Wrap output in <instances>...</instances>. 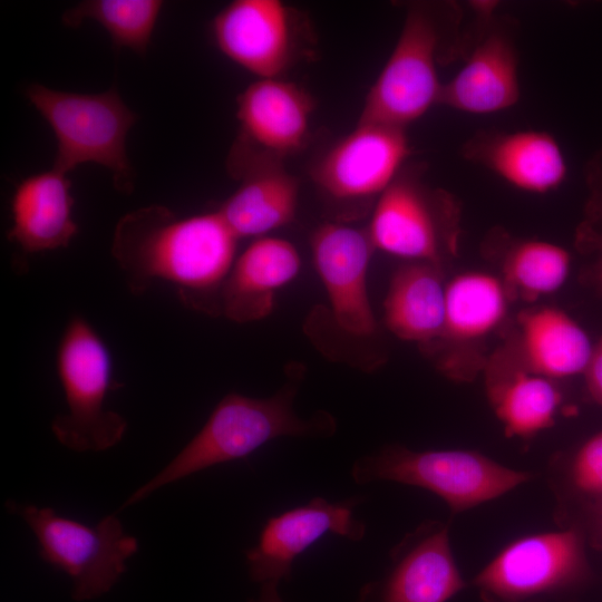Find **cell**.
<instances>
[{
  "label": "cell",
  "mask_w": 602,
  "mask_h": 602,
  "mask_svg": "<svg viewBox=\"0 0 602 602\" xmlns=\"http://www.w3.org/2000/svg\"><path fill=\"white\" fill-rule=\"evenodd\" d=\"M239 240L219 211L182 217L149 205L118 221L110 250L132 293L164 281L186 305L213 313Z\"/></svg>",
  "instance_id": "obj_1"
},
{
  "label": "cell",
  "mask_w": 602,
  "mask_h": 602,
  "mask_svg": "<svg viewBox=\"0 0 602 602\" xmlns=\"http://www.w3.org/2000/svg\"><path fill=\"white\" fill-rule=\"evenodd\" d=\"M302 372L292 370L283 387L269 398L225 395L200 431L177 455L124 502L129 507L154 492L215 465L244 458L280 437L326 438L337 430L334 417L318 410L309 418L293 408Z\"/></svg>",
  "instance_id": "obj_2"
},
{
  "label": "cell",
  "mask_w": 602,
  "mask_h": 602,
  "mask_svg": "<svg viewBox=\"0 0 602 602\" xmlns=\"http://www.w3.org/2000/svg\"><path fill=\"white\" fill-rule=\"evenodd\" d=\"M463 14L453 2L409 4L398 40L371 86L358 123L406 129L439 104L438 65L463 58Z\"/></svg>",
  "instance_id": "obj_3"
},
{
  "label": "cell",
  "mask_w": 602,
  "mask_h": 602,
  "mask_svg": "<svg viewBox=\"0 0 602 602\" xmlns=\"http://www.w3.org/2000/svg\"><path fill=\"white\" fill-rule=\"evenodd\" d=\"M26 97L56 136L55 168L68 174L80 164L96 163L111 172L117 191H133L126 138L137 115L115 87L98 94H80L32 84L26 89Z\"/></svg>",
  "instance_id": "obj_4"
},
{
  "label": "cell",
  "mask_w": 602,
  "mask_h": 602,
  "mask_svg": "<svg viewBox=\"0 0 602 602\" xmlns=\"http://www.w3.org/2000/svg\"><path fill=\"white\" fill-rule=\"evenodd\" d=\"M57 375L66 412L51 421V431L65 447L103 452L117 445L127 430L126 419L106 406L113 363L107 346L82 317H72L58 343Z\"/></svg>",
  "instance_id": "obj_5"
},
{
  "label": "cell",
  "mask_w": 602,
  "mask_h": 602,
  "mask_svg": "<svg viewBox=\"0 0 602 602\" xmlns=\"http://www.w3.org/2000/svg\"><path fill=\"white\" fill-rule=\"evenodd\" d=\"M33 532L39 556L71 580V598L90 601L108 593L137 553L138 541L116 515L87 524L33 504L8 505Z\"/></svg>",
  "instance_id": "obj_6"
},
{
  "label": "cell",
  "mask_w": 602,
  "mask_h": 602,
  "mask_svg": "<svg viewBox=\"0 0 602 602\" xmlns=\"http://www.w3.org/2000/svg\"><path fill=\"white\" fill-rule=\"evenodd\" d=\"M350 474L358 485L387 480L425 488L441 497L453 512L499 497L530 478L527 473L475 452H415L399 445L359 457Z\"/></svg>",
  "instance_id": "obj_7"
},
{
  "label": "cell",
  "mask_w": 602,
  "mask_h": 602,
  "mask_svg": "<svg viewBox=\"0 0 602 602\" xmlns=\"http://www.w3.org/2000/svg\"><path fill=\"white\" fill-rule=\"evenodd\" d=\"M460 217L453 194L404 167L377 200L367 231L376 250L444 268L457 252Z\"/></svg>",
  "instance_id": "obj_8"
},
{
  "label": "cell",
  "mask_w": 602,
  "mask_h": 602,
  "mask_svg": "<svg viewBox=\"0 0 602 602\" xmlns=\"http://www.w3.org/2000/svg\"><path fill=\"white\" fill-rule=\"evenodd\" d=\"M475 22L465 64L443 84L439 104L469 114H493L521 96L516 22L495 16L496 4L474 2Z\"/></svg>",
  "instance_id": "obj_9"
},
{
  "label": "cell",
  "mask_w": 602,
  "mask_h": 602,
  "mask_svg": "<svg viewBox=\"0 0 602 602\" xmlns=\"http://www.w3.org/2000/svg\"><path fill=\"white\" fill-rule=\"evenodd\" d=\"M410 155L406 129L358 123L318 162L313 179L327 198L359 205L388 188Z\"/></svg>",
  "instance_id": "obj_10"
},
{
  "label": "cell",
  "mask_w": 602,
  "mask_h": 602,
  "mask_svg": "<svg viewBox=\"0 0 602 602\" xmlns=\"http://www.w3.org/2000/svg\"><path fill=\"white\" fill-rule=\"evenodd\" d=\"M362 501V496L337 502L318 496L268 518L256 544L245 552L250 579L261 584L289 580L294 560L328 533L361 541L366 524L353 511Z\"/></svg>",
  "instance_id": "obj_11"
},
{
  "label": "cell",
  "mask_w": 602,
  "mask_h": 602,
  "mask_svg": "<svg viewBox=\"0 0 602 602\" xmlns=\"http://www.w3.org/2000/svg\"><path fill=\"white\" fill-rule=\"evenodd\" d=\"M511 301L502 280L485 272H465L447 283L443 332L426 346L438 353L445 375L470 379L485 367L477 347L504 321Z\"/></svg>",
  "instance_id": "obj_12"
},
{
  "label": "cell",
  "mask_w": 602,
  "mask_h": 602,
  "mask_svg": "<svg viewBox=\"0 0 602 602\" xmlns=\"http://www.w3.org/2000/svg\"><path fill=\"white\" fill-rule=\"evenodd\" d=\"M212 29L220 50L259 79L280 78L298 55V14L279 0H235Z\"/></svg>",
  "instance_id": "obj_13"
},
{
  "label": "cell",
  "mask_w": 602,
  "mask_h": 602,
  "mask_svg": "<svg viewBox=\"0 0 602 602\" xmlns=\"http://www.w3.org/2000/svg\"><path fill=\"white\" fill-rule=\"evenodd\" d=\"M368 231L341 222L320 225L311 237L314 268L324 287L338 328L356 338H371L378 324L367 289L375 251Z\"/></svg>",
  "instance_id": "obj_14"
},
{
  "label": "cell",
  "mask_w": 602,
  "mask_h": 602,
  "mask_svg": "<svg viewBox=\"0 0 602 602\" xmlns=\"http://www.w3.org/2000/svg\"><path fill=\"white\" fill-rule=\"evenodd\" d=\"M583 570L581 537L567 530L513 542L476 576L475 583L502 599L518 600L564 588Z\"/></svg>",
  "instance_id": "obj_15"
},
{
  "label": "cell",
  "mask_w": 602,
  "mask_h": 602,
  "mask_svg": "<svg viewBox=\"0 0 602 602\" xmlns=\"http://www.w3.org/2000/svg\"><path fill=\"white\" fill-rule=\"evenodd\" d=\"M227 167L240 184L217 211L239 239L265 236L294 219L299 182L279 159L254 153L236 142Z\"/></svg>",
  "instance_id": "obj_16"
},
{
  "label": "cell",
  "mask_w": 602,
  "mask_h": 602,
  "mask_svg": "<svg viewBox=\"0 0 602 602\" xmlns=\"http://www.w3.org/2000/svg\"><path fill=\"white\" fill-rule=\"evenodd\" d=\"M313 109L312 97L297 84L258 79L237 97L241 134L236 142L280 161L304 145Z\"/></svg>",
  "instance_id": "obj_17"
},
{
  "label": "cell",
  "mask_w": 602,
  "mask_h": 602,
  "mask_svg": "<svg viewBox=\"0 0 602 602\" xmlns=\"http://www.w3.org/2000/svg\"><path fill=\"white\" fill-rule=\"evenodd\" d=\"M463 586L447 527L427 526L395 551L391 572L365 585L357 602H446Z\"/></svg>",
  "instance_id": "obj_18"
},
{
  "label": "cell",
  "mask_w": 602,
  "mask_h": 602,
  "mask_svg": "<svg viewBox=\"0 0 602 602\" xmlns=\"http://www.w3.org/2000/svg\"><path fill=\"white\" fill-rule=\"evenodd\" d=\"M462 156L535 194L557 188L566 176L559 143L543 130H479L463 144Z\"/></svg>",
  "instance_id": "obj_19"
},
{
  "label": "cell",
  "mask_w": 602,
  "mask_h": 602,
  "mask_svg": "<svg viewBox=\"0 0 602 602\" xmlns=\"http://www.w3.org/2000/svg\"><path fill=\"white\" fill-rule=\"evenodd\" d=\"M301 256L281 237L261 236L235 259L219 294V313L246 323L268 317L276 292L299 274Z\"/></svg>",
  "instance_id": "obj_20"
},
{
  "label": "cell",
  "mask_w": 602,
  "mask_h": 602,
  "mask_svg": "<svg viewBox=\"0 0 602 602\" xmlns=\"http://www.w3.org/2000/svg\"><path fill=\"white\" fill-rule=\"evenodd\" d=\"M592 349L586 332L569 314L540 307L518 313L512 337L499 350L522 369L553 380L583 373Z\"/></svg>",
  "instance_id": "obj_21"
},
{
  "label": "cell",
  "mask_w": 602,
  "mask_h": 602,
  "mask_svg": "<svg viewBox=\"0 0 602 602\" xmlns=\"http://www.w3.org/2000/svg\"><path fill=\"white\" fill-rule=\"evenodd\" d=\"M68 174L52 167L22 179L11 200L8 239L26 253L66 247L78 233Z\"/></svg>",
  "instance_id": "obj_22"
},
{
  "label": "cell",
  "mask_w": 602,
  "mask_h": 602,
  "mask_svg": "<svg viewBox=\"0 0 602 602\" xmlns=\"http://www.w3.org/2000/svg\"><path fill=\"white\" fill-rule=\"evenodd\" d=\"M484 369L489 402L506 435L525 438L553 426L562 396L552 379L522 369L501 350Z\"/></svg>",
  "instance_id": "obj_23"
},
{
  "label": "cell",
  "mask_w": 602,
  "mask_h": 602,
  "mask_svg": "<svg viewBox=\"0 0 602 602\" xmlns=\"http://www.w3.org/2000/svg\"><path fill=\"white\" fill-rule=\"evenodd\" d=\"M444 268L409 262L394 273L383 302V321L397 338L428 346L441 334L446 313Z\"/></svg>",
  "instance_id": "obj_24"
},
{
  "label": "cell",
  "mask_w": 602,
  "mask_h": 602,
  "mask_svg": "<svg viewBox=\"0 0 602 602\" xmlns=\"http://www.w3.org/2000/svg\"><path fill=\"white\" fill-rule=\"evenodd\" d=\"M502 282L511 300L532 302L559 290L571 266L569 252L537 240L502 242Z\"/></svg>",
  "instance_id": "obj_25"
},
{
  "label": "cell",
  "mask_w": 602,
  "mask_h": 602,
  "mask_svg": "<svg viewBox=\"0 0 602 602\" xmlns=\"http://www.w3.org/2000/svg\"><path fill=\"white\" fill-rule=\"evenodd\" d=\"M163 4L161 0H86L66 11L62 21L76 28L91 19L109 33L115 46L144 55Z\"/></svg>",
  "instance_id": "obj_26"
},
{
  "label": "cell",
  "mask_w": 602,
  "mask_h": 602,
  "mask_svg": "<svg viewBox=\"0 0 602 602\" xmlns=\"http://www.w3.org/2000/svg\"><path fill=\"white\" fill-rule=\"evenodd\" d=\"M572 478L584 494L602 496V430L579 449L572 466Z\"/></svg>",
  "instance_id": "obj_27"
},
{
  "label": "cell",
  "mask_w": 602,
  "mask_h": 602,
  "mask_svg": "<svg viewBox=\"0 0 602 602\" xmlns=\"http://www.w3.org/2000/svg\"><path fill=\"white\" fill-rule=\"evenodd\" d=\"M575 246L589 260L588 281L602 292V229L583 221L576 229Z\"/></svg>",
  "instance_id": "obj_28"
},
{
  "label": "cell",
  "mask_w": 602,
  "mask_h": 602,
  "mask_svg": "<svg viewBox=\"0 0 602 602\" xmlns=\"http://www.w3.org/2000/svg\"><path fill=\"white\" fill-rule=\"evenodd\" d=\"M584 175L589 188L584 221L598 229H602V147L596 151L585 165Z\"/></svg>",
  "instance_id": "obj_29"
},
{
  "label": "cell",
  "mask_w": 602,
  "mask_h": 602,
  "mask_svg": "<svg viewBox=\"0 0 602 602\" xmlns=\"http://www.w3.org/2000/svg\"><path fill=\"white\" fill-rule=\"evenodd\" d=\"M583 375L590 397L602 407V337L593 346Z\"/></svg>",
  "instance_id": "obj_30"
},
{
  "label": "cell",
  "mask_w": 602,
  "mask_h": 602,
  "mask_svg": "<svg viewBox=\"0 0 602 602\" xmlns=\"http://www.w3.org/2000/svg\"><path fill=\"white\" fill-rule=\"evenodd\" d=\"M278 582H266L261 584L260 594L253 602H284L279 594Z\"/></svg>",
  "instance_id": "obj_31"
}]
</instances>
